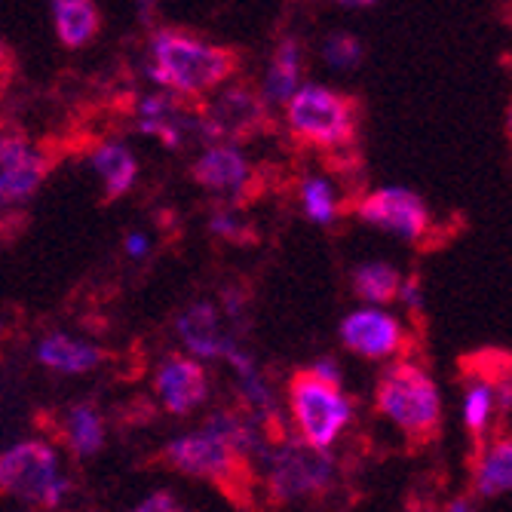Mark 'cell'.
I'll list each match as a JSON object with an SVG mask.
<instances>
[{
    "mask_svg": "<svg viewBox=\"0 0 512 512\" xmlns=\"http://www.w3.org/2000/svg\"><path fill=\"white\" fill-rule=\"evenodd\" d=\"M341 344L362 359H399L408 350V332L387 310L362 307L341 322Z\"/></svg>",
    "mask_w": 512,
    "mask_h": 512,
    "instance_id": "obj_11",
    "label": "cell"
},
{
    "mask_svg": "<svg viewBox=\"0 0 512 512\" xmlns=\"http://www.w3.org/2000/svg\"><path fill=\"white\" fill-rule=\"evenodd\" d=\"M68 479L59 473V457L46 442H19L0 451V494L53 509L62 503Z\"/></svg>",
    "mask_w": 512,
    "mask_h": 512,
    "instance_id": "obj_6",
    "label": "cell"
},
{
    "mask_svg": "<svg viewBox=\"0 0 512 512\" xmlns=\"http://www.w3.org/2000/svg\"><path fill=\"white\" fill-rule=\"evenodd\" d=\"M132 512H184V509L175 503V497H172V494L160 491V494H151L148 500H142V503H138Z\"/></svg>",
    "mask_w": 512,
    "mask_h": 512,
    "instance_id": "obj_27",
    "label": "cell"
},
{
    "mask_svg": "<svg viewBox=\"0 0 512 512\" xmlns=\"http://www.w3.org/2000/svg\"><path fill=\"white\" fill-rule=\"evenodd\" d=\"M188 114H194L184 99L175 96H151L138 108V129L160 138L166 148H178L184 142V126H188Z\"/></svg>",
    "mask_w": 512,
    "mask_h": 512,
    "instance_id": "obj_15",
    "label": "cell"
},
{
    "mask_svg": "<svg viewBox=\"0 0 512 512\" xmlns=\"http://www.w3.org/2000/svg\"><path fill=\"white\" fill-rule=\"evenodd\" d=\"M289 411L310 448L329 451L353 417V402L341 393L338 381L322 378L313 368H301L289 378Z\"/></svg>",
    "mask_w": 512,
    "mask_h": 512,
    "instance_id": "obj_5",
    "label": "cell"
},
{
    "mask_svg": "<svg viewBox=\"0 0 512 512\" xmlns=\"http://www.w3.org/2000/svg\"><path fill=\"white\" fill-rule=\"evenodd\" d=\"M399 301L414 313V316H421L424 310V295H421V283H417V276H408L402 279V289H399Z\"/></svg>",
    "mask_w": 512,
    "mask_h": 512,
    "instance_id": "obj_26",
    "label": "cell"
},
{
    "mask_svg": "<svg viewBox=\"0 0 512 512\" xmlns=\"http://www.w3.org/2000/svg\"><path fill=\"white\" fill-rule=\"evenodd\" d=\"M240 68V53L184 28H160L151 37V77L178 99H203Z\"/></svg>",
    "mask_w": 512,
    "mask_h": 512,
    "instance_id": "obj_2",
    "label": "cell"
},
{
    "mask_svg": "<svg viewBox=\"0 0 512 512\" xmlns=\"http://www.w3.org/2000/svg\"><path fill=\"white\" fill-rule=\"evenodd\" d=\"M129 252L132 255H142L145 252V240L142 237H129Z\"/></svg>",
    "mask_w": 512,
    "mask_h": 512,
    "instance_id": "obj_30",
    "label": "cell"
},
{
    "mask_svg": "<svg viewBox=\"0 0 512 512\" xmlns=\"http://www.w3.org/2000/svg\"><path fill=\"white\" fill-rule=\"evenodd\" d=\"M13 77H16V56H13V50L7 43H0V96L7 92Z\"/></svg>",
    "mask_w": 512,
    "mask_h": 512,
    "instance_id": "obj_28",
    "label": "cell"
},
{
    "mask_svg": "<svg viewBox=\"0 0 512 512\" xmlns=\"http://www.w3.org/2000/svg\"><path fill=\"white\" fill-rule=\"evenodd\" d=\"M249 448L252 436L249 427L240 424L234 414H221L200 430L188 433L163 448V463L191 479L212 482L215 488L237 497V491H249Z\"/></svg>",
    "mask_w": 512,
    "mask_h": 512,
    "instance_id": "obj_1",
    "label": "cell"
},
{
    "mask_svg": "<svg viewBox=\"0 0 512 512\" xmlns=\"http://www.w3.org/2000/svg\"><path fill=\"white\" fill-rule=\"evenodd\" d=\"M494 414H497V399H494L491 378L485 375V371L473 368L470 381L463 384V427H467L476 451L488 442V430H491Z\"/></svg>",
    "mask_w": 512,
    "mask_h": 512,
    "instance_id": "obj_16",
    "label": "cell"
},
{
    "mask_svg": "<svg viewBox=\"0 0 512 512\" xmlns=\"http://www.w3.org/2000/svg\"><path fill=\"white\" fill-rule=\"evenodd\" d=\"M375 405L387 421L414 445H430L442 430V396L436 381L414 362L384 368L375 390Z\"/></svg>",
    "mask_w": 512,
    "mask_h": 512,
    "instance_id": "obj_3",
    "label": "cell"
},
{
    "mask_svg": "<svg viewBox=\"0 0 512 512\" xmlns=\"http://www.w3.org/2000/svg\"><path fill=\"white\" fill-rule=\"evenodd\" d=\"M197 123L209 138L221 142H246L270 126V111L252 86H227L224 92L197 111Z\"/></svg>",
    "mask_w": 512,
    "mask_h": 512,
    "instance_id": "obj_9",
    "label": "cell"
},
{
    "mask_svg": "<svg viewBox=\"0 0 512 512\" xmlns=\"http://www.w3.org/2000/svg\"><path fill=\"white\" fill-rule=\"evenodd\" d=\"M53 19H56V37L68 50H80L102 28V13L89 0H56Z\"/></svg>",
    "mask_w": 512,
    "mask_h": 512,
    "instance_id": "obj_19",
    "label": "cell"
},
{
    "mask_svg": "<svg viewBox=\"0 0 512 512\" xmlns=\"http://www.w3.org/2000/svg\"><path fill=\"white\" fill-rule=\"evenodd\" d=\"M53 172V157L10 123H0V209L25 203Z\"/></svg>",
    "mask_w": 512,
    "mask_h": 512,
    "instance_id": "obj_7",
    "label": "cell"
},
{
    "mask_svg": "<svg viewBox=\"0 0 512 512\" xmlns=\"http://www.w3.org/2000/svg\"><path fill=\"white\" fill-rule=\"evenodd\" d=\"M350 286H353V295L362 298L365 304H390L399 298L402 276L396 267L384 261H371L350 273Z\"/></svg>",
    "mask_w": 512,
    "mask_h": 512,
    "instance_id": "obj_22",
    "label": "cell"
},
{
    "mask_svg": "<svg viewBox=\"0 0 512 512\" xmlns=\"http://www.w3.org/2000/svg\"><path fill=\"white\" fill-rule=\"evenodd\" d=\"M194 181L212 194H224L234 203H249L255 197L252 163L234 145H215L194 163Z\"/></svg>",
    "mask_w": 512,
    "mask_h": 512,
    "instance_id": "obj_12",
    "label": "cell"
},
{
    "mask_svg": "<svg viewBox=\"0 0 512 512\" xmlns=\"http://www.w3.org/2000/svg\"><path fill=\"white\" fill-rule=\"evenodd\" d=\"M445 512H476V506H473L470 497H454V500L445 506Z\"/></svg>",
    "mask_w": 512,
    "mask_h": 512,
    "instance_id": "obj_29",
    "label": "cell"
},
{
    "mask_svg": "<svg viewBox=\"0 0 512 512\" xmlns=\"http://www.w3.org/2000/svg\"><path fill=\"white\" fill-rule=\"evenodd\" d=\"M157 396L166 411L172 414H191L209 396V375L203 362L191 356H169L157 371Z\"/></svg>",
    "mask_w": 512,
    "mask_h": 512,
    "instance_id": "obj_13",
    "label": "cell"
},
{
    "mask_svg": "<svg viewBox=\"0 0 512 512\" xmlns=\"http://www.w3.org/2000/svg\"><path fill=\"white\" fill-rule=\"evenodd\" d=\"M301 209L313 224H332L338 218V200L329 181L307 178L301 184Z\"/></svg>",
    "mask_w": 512,
    "mask_h": 512,
    "instance_id": "obj_24",
    "label": "cell"
},
{
    "mask_svg": "<svg viewBox=\"0 0 512 512\" xmlns=\"http://www.w3.org/2000/svg\"><path fill=\"white\" fill-rule=\"evenodd\" d=\"M59 439L77 457H92L96 451H102V445H105V424H102V414L96 411V405H89V402L71 405L65 411V417H62Z\"/></svg>",
    "mask_w": 512,
    "mask_h": 512,
    "instance_id": "obj_18",
    "label": "cell"
},
{
    "mask_svg": "<svg viewBox=\"0 0 512 512\" xmlns=\"http://www.w3.org/2000/svg\"><path fill=\"white\" fill-rule=\"evenodd\" d=\"M506 135L512 138V102H509V111H506Z\"/></svg>",
    "mask_w": 512,
    "mask_h": 512,
    "instance_id": "obj_31",
    "label": "cell"
},
{
    "mask_svg": "<svg viewBox=\"0 0 512 512\" xmlns=\"http://www.w3.org/2000/svg\"><path fill=\"white\" fill-rule=\"evenodd\" d=\"M298 77H301V40L286 37L279 40L276 53L270 59V71L264 80V92L261 99L264 105H286L295 92H298Z\"/></svg>",
    "mask_w": 512,
    "mask_h": 512,
    "instance_id": "obj_17",
    "label": "cell"
},
{
    "mask_svg": "<svg viewBox=\"0 0 512 512\" xmlns=\"http://www.w3.org/2000/svg\"><path fill=\"white\" fill-rule=\"evenodd\" d=\"M512 491V433L488 436V442L473 454V494L503 497Z\"/></svg>",
    "mask_w": 512,
    "mask_h": 512,
    "instance_id": "obj_14",
    "label": "cell"
},
{
    "mask_svg": "<svg viewBox=\"0 0 512 512\" xmlns=\"http://www.w3.org/2000/svg\"><path fill=\"white\" fill-rule=\"evenodd\" d=\"M335 479L329 451L310 448L307 442H283L270 454V491L276 500H298L322 494Z\"/></svg>",
    "mask_w": 512,
    "mask_h": 512,
    "instance_id": "obj_8",
    "label": "cell"
},
{
    "mask_svg": "<svg viewBox=\"0 0 512 512\" xmlns=\"http://www.w3.org/2000/svg\"><path fill=\"white\" fill-rule=\"evenodd\" d=\"M92 169L102 175V184H105V200H120L132 191L135 184V175H138V163L132 157L129 148L123 145H114V142H105L92 151Z\"/></svg>",
    "mask_w": 512,
    "mask_h": 512,
    "instance_id": "obj_21",
    "label": "cell"
},
{
    "mask_svg": "<svg viewBox=\"0 0 512 512\" xmlns=\"http://www.w3.org/2000/svg\"><path fill=\"white\" fill-rule=\"evenodd\" d=\"M359 102L338 89L307 83L286 102V126L304 148L347 151L359 132Z\"/></svg>",
    "mask_w": 512,
    "mask_h": 512,
    "instance_id": "obj_4",
    "label": "cell"
},
{
    "mask_svg": "<svg viewBox=\"0 0 512 512\" xmlns=\"http://www.w3.org/2000/svg\"><path fill=\"white\" fill-rule=\"evenodd\" d=\"M178 329L188 341V347L200 356V359H209V356H221L224 353V338H218V325H215V313L209 304H200V307H191L188 313L181 316Z\"/></svg>",
    "mask_w": 512,
    "mask_h": 512,
    "instance_id": "obj_23",
    "label": "cell"
},
{
    "mask_svg": "<svg viewBox=\"0 0 512 512\" xmlns=\"http://www.w3.org/2000/svg\"><path fill=\"white\" fill-rule=\"evenodd\" d=\"M362 59V46L353 34H332L325 40V62L335 68H353Z\"/></svg>",
    "mask_w": 512,
    "mask_h": 512,
    "instance_id": "obj_25",
    "label": "cell"
},
{
    "mask_svg": "<svg viewBox=\"0 0 512 512\" xmlns=\"http://www.w3.org/2000/svg\"><path fill=\"white\" fill-rule=\"evenodd\" d=\"M356 215L365 224L390 230V234H396L405 243H424L433 227L427 203L408 188H378L365 194L356 203Z\"/></svg>",
    "mask_w": 512,
    "mask_h": 512,
    "instance_id": "obj_10",
    "label": "cell"
},
{
    "mask_svg": "<svg viewBox=\"0 0 512 512\" xmlns=\"http://www.w3.org/2000/svg\"><path fill=\"white\" fill-rule=\"evenodd\" d=\"M37 359L46 368L62 371V375H86V371L102 365V350L89 347L83 341H74L68 335H50V338L40 341Z\"/></svg>",
    "mask_w": 512,
    "mask_h": 512,
    "instance_id": "obj_20",
    "label": "cell"
}]
</instances>
